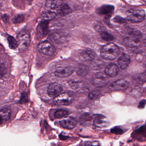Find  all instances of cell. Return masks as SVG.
Masks as SVG:
<instances>
[{"mask_svg":"<svg viewBox=\"0 0 146 146\" xmlns=\"http://www.w3.org/2000/svg\"><path fill=\"white\" fill-rule=\"evenodd\" d=\"M119 47L114 43H110L103 46L101 49V55L105 59L113 60L120 54Z\"/></svg>","mask_w":146,"mask_h":146,"instance_id":"1","label":"cell"},{"mask_svg":"<svg viewBox=\"0 0 146 146\" xmlns=\"http://www.w3.org/2000/svg\"><path fill=\"white\" fill-rule=\"evenodd\" d=\"M141 33L135 30H131L127 33L124 38L125 45L129 47H135L139 45L141 40Z\"/></svg>","mask_w":146,"mask_h":146,"instance_id":"2","label":"cell"},{"mask_svg":"<svg viewBox=\"0 0 146 146\" xmlns=\"http://www.w3.org/2000/svg\"><path fill=\"white\" fill-rule=\"evenodd\" d=\"M18 44L19 50L25 51L29 48L31 43L30 35L27 31L19 32L17 35Z\"/></svg>","mask_w":146,"mask_h":146,"instance_id":"3","label":"cell"},{"mask_svg":"<svg viewBox=\"0 0 146 146\" xmlns=\"http://www.w3.org/2000/svg\"><path fill=\"white\" fill-rule=\"evenodd\" d=\"M145 13L143 10H131L127 13L126 19L132 23H139L145 19Z\"/></svg>","mask_w":146,"mask_h":146,"instance_id":"4","label":"cell"},{"mask_svg":"<svg viewBox=\"0 0 146 146\" xmlns=\"http://www.w3.org/2000/svg\"><path fill=\"white\" fill-rule=\"evenodd\" d=\"M74 98L72 95L64 93L60 94L53 100V102L55 105L67 106L72 103Z\"/></svg>","mask_w":146,"mask_h":146,"instance_id":"5","label":"cell"},{"mask_svg":"<svg viewBox=\"0 0 146 146\" xmlns=\"http://www.w3.org/2000/svg\"><path fill=\"white\" fill-rule=\"evenodd\" d=\"M39 52L45 55L51 56L55 53V47L47 41H44L40 42L37 47Z\"/></svg>","mask_w":146,"mask_h":146,"instance_id":"6","label":"cell"},{"mask_svg":"<svg viewBox=\"0 0 146 146\" xmlns=\"http://www.w3.org/2000/svg\"><path fill=\"white\" fill-rule=\"evenodd\" d=\"M94 125L96 127L102 128L108 127L109 123L106 116L102 114H95L92 116Z\"/></svg>","mask_w":146,"mask_h":146,"instance_id":"7","label":"cell"},{"mask_svg":"<svg viewBox=\"0 0 146 146\" xmlns=\"http://www.w3.org/2000/svg\"><path fill=\"white\" fill-rule=\"evenodd\" d=\"M129 86V82L124 79L117 80L111 84L109 86V89L112 91L123 90L126 89Z\"/></svg>","mask_w":146,"mask_h":146,"instance_id":"8","label":"cell"},{"mask_svg":"<svg viewBox=\"0 0 146 146\" xmlns=\"http://www.w3.org/2000/svg\"><path fill=\"white\" fill-rule=\"evenodd\" d=\"M62 90L63 88L59 84L52 83L49 84L48 88V94L50 97L54 98L59 95Z\"/></svg>","mask_w":146,"mask_h":146,"instance_id":"9","label":"cell"},{"mask_svg":"<svg viewBox=\"0 0 146 146\" xmlns=\"http://www.w3.org/2000/svg\"><path fill=\"white\" fill-rule=\"evenodd\" d=\"M74 71V69L72 67L66 66L58 68L54 72V74L57 77L63 78L71 76Z\"/></svg>","mask_w":146,"mask_h":146,"instance_id":"10","label":"cell"},{"mask_svg":"<svg viewBox=\"0 0 146 146\" xmlns=\"http://www.w3.org/2000/svg\"><path fill=\"white\" fill-rule=\"evenodd\" d=\"M92 83L94 86L100 88L108 84V81L106 75L102 73H99L93 79Z\"/></svg>","mask_w":146,"mask_h":146,"instance_id":"11","label":"cell"},{"mask_svg":"<svg viewBox=\"0 0 146 146\" xmlns=\"http://www.w3.org/2000/svg\"><path fill=\"white\" fill-rule=\"evenodd\" d=\"M69 84L71 88L77 92H84L88 90V87L83 82L71 80L69 81Z\"/></svg>","mask_w":146,"mask_h":146,"instance_id":"12","label":"cell"},{"mask_svg":"<svg viewBox=\"0 0 146 146\" xmlns=\"http://www.w3.org/2000/svg\"><path fill=\"white\" fill-rule=\"evenodd\" d=\"M60 123V126L65 129H72L76 125L77 120L74 118L69 117L61 120Z\"/></svg>","mask_w":146,"mask_h":146,"instance_id":"13","label":"cell"},{"mask_svg":"<svg viewBox=\"0 0 146 146\" xmlns=\"http://www.w3.org/2000/svg\"><path fill=\"white\" fill-rule=\"evenodd\" d=\"M119 72V69L116 64H109L105 69V73L107 76L110 77H115L117 76Z\"/></svg>","mask_w":146,"mask_h":146,"instance_id":"14","label":"cell"},{"mask_svg":"<svg viewBox=\"0 0 146 146\" xmlns=\"http://www.w3.org/2000/svg\"><path fill=\"white\" fill-rule=\"evenodd\" d=\"M130 62L129 56L125 53L122 54L118 60L119 65L123 70H125L128 67Z\"/></svg>","mask_w":146,"mask_h":146,"instance_id":"15","label":"cell"},{"mask_svg":"<svg viewBox=\"0 0 146 146\" xmlns=\"http://www.w3.org/2000/svg\"><path fill=\"white\" fill-rule=\"evenodd\" d=\"M95 58V54L93 51L89 50H85L80 53L79 58L83 61H91Z\"/></svg>","mask_w":146,"mask_h":146,"instance_id":"16","label":"cell"},{"mask_svg":"<svg viewBox=\"0 0 146 146\" xmlns=\"http://www.w3.org/2000/svg\"><path fill=\"white\" fill-rule=\"evenodd\" d=\"M114 10V7L113 6L108 5H104L98 9L97 13L98 14L101 15L109 16L112 14Z\"/></svg>","mask_w":146,"mask_h":146,"instance_id":"17","label":"cell"},{"mask_svg":"<svg viewBox=\"0 0 146 146\" xmlns=\"http://www.w3.org/2000/svg\"><path fill=\"white\" fill-rule=\"evenodd\" d=\"M38 33L42 36L46 35L48 31V21L41 22L38 26Z\"/></svg>","mask_w":146,"mask_h":146,"instance_id":"18","label":"cell"},{"mask_svg":"<svg viewBox=\"0 0 146 146\" xmlns=\"http://www.w3.org/2000/svg\"><path fill=\"white\" fill-rule=\"evenodd\" d=\"M62 1H47L46 5L47 7L50 9H55L60 7L63 5Z\"/></svg>","mask_w":146,"mask_h":146,"instance_id":"19","label":"cell"},{"mask_svg":"<svg viewBox=\"0 0 146 146\" xmlns=\"http://www.w3.org/2000/svg\"><path fill=\"white\" fill-rule=\"evenodd\" d=\"M11 116V111L9 108H5L0 111V119L3 121L9 120Z\"/></svg>","mask_w":146,"mask_h":146,"instance_id":"20","label":"cell"},{"mask_svg":"<svg viewBox=\"0 0 146 146\" xmlns=\"http://www.w3.org/2000/svg\"><path fill=\"white\" fill-rule=\"evenodd\" d=\"M72 12V10L67 4L62 5L58 10V13L61 16H64L70 14Z\"/></svg>","mask_w":146,"mask_h":146,"instance_id":"21","label":"cell"},{"mask_svg":"<svg viewBox=\"0 0 146 146\" xmlns=\"http://www.w3.org/2000/svg\"><path fill=\"white\" fill-rule=\"evenodd\" d=\"M80 76H86L88 73L89 69L85 65L80 64L74 70Z\"/></svg>","mask_w":146,"mask_h":146,"instance_id":"22","label":"cell"},{"mask_svg":"<svg viewBox=\"0 0 146 146\" xmlns=\"http://www.w3.org/2000/svg\"><path fill=\"white\" fill-rule=\"evenodd\" d=\"M57 16V14L51 11H47L42 13L41 18L44 21H48L54 19Z\"/></svg>","mask_w":146,"mask_h":146,"instance_id":"23","label":"cell"},{"mask_svg":"<svg viewBox=\"0 0 146 146\" xmlns=\"http://www.w3.org/2000/svg\"><path fill=\"white\" fill-rule=\"evenodd\" d=\"M69 111L64 109H58L55 111L54 117L55 119H60L67 117L69 114Z\"/></svg>","mask_w":146,"mask_h":146,"instance_id":"24","label":"cell"},{"mask_svg":"<svg viewBox=\"0 0 146 146\" xmlns=\"http://www.w3.org/2000/svg\"><path fill=\"white\" fill-rule=\"evenodd\" d=\"M8 43L10 48L12 49H16L18 47V42L13 36L8 35L7 36Z\"/></svg>","mask_w":146,"mask_h":146,"instance_id":"25","label":"cell"},{"mask_svg":"<svg viewBox=\"0 0 146 146\" xmlns=\"http://www.w3.org/2000/svg\"><path fill=\"white\" fill-rule=\"evenodd\" d=\"M134 80L136 81L138 83L143 84L146 81V73L144 72L143 73L138 74L134 76Z\"/></svg>","mask_w":146,"mask_h":146,"instance_id":"26","label":"cell"},{"mask_svg":"<svg viewBox=\"0 0 146 146\" xmlns=\"http://www.w3.org/2000/svg\"><path fill=\"white\" fill-rule=\"evenodd\" d=\"M101 36L102 38L106 41H112L114 40V37L113 36V35L106 31L102 32L101 33Z\"/></svg>","mask_w":146,"mask_h":146,"instance_id":"27","label":"cell"},{"mask_svg":"<svg viewBox=\"0 0 146 146\" xmlns=\"http://www.w3.org/2000/svg\"><path fill=\"white\" fill-rule=\"evenodd\" d=\"M101 92L100 90H96L90 92L89 94L88 97L91 100H95L98 98L100 95Z\"/></svg>","mask_w":146,"mask_h":146,"instance_id":"28","label":"cell"},{"mask_svg":"<svg viewBox=\"0 0 146 146\" xmlns=\"http://www.w3.org/2000/svg\"><path fill=\"white\" fill-rule=\"evenodd\" d=\"M111 133L117 135H122L125 132L124 131L123 129L119 127H114L111 129Z\"/></svg>","mask_w":146,"mask_h":146,"instance_id":"29","label":"cell"},{"mask_svg":"<svg viewBox=\"0 0 146 146\" xmlns=\"http://www.w3.org/2000/svg\"><path fill=\"white\" fill-rule=\"evenodd\" d=\"M24 20V17L23 15H18L13 18V22L14 23H19L23 22Z\"/></svg>","mask_w":146,"mask_h":146,"instance_id":"30","label":"cell"},{"mask_svg":"<svg viewBox=\"0 0 146 146\" xmlns=\"http://www.w3.org/2000/svg\"><path fill=\"white\" fill-rule=\"evenodd\" d=\"M6 73V68L5 66L0 65V78L3 77Z\"/></svg>","mask_w":146,"mask_h":146,"instance_id":"31","label":"cell"},{"mask_svg":"<svg viewBox=\"0 0 146 146\" xmlns=\"http://www.w3.org/2000/svg\"><path fill=\"white\" fill-rule=\"evenodd\" d=\"M103 65L102 64H100L97 63V64H94L92 65V69L95 70H101L103 68Z\"/></svg>","mask_w":146,"mask_h":146,"instance_id":"32","label":"cell"},{"mask_svg":"<svg viewBox=\"0 0 146 146\" xmlns=\"http://www.w3.org/2000/svg\"><path fill=\"white\" fill-rule=\"evenodd\" d=\"M114 20L116 23H123L125 22V20L119 17H115Z\"/></svg>","mask_w":146,"mask_h":146,"instance_id":"33","label":"cell"},{"mask_svg":"<svg viewBox=\"0 0 146 146\" xmlns=\"http://www.w3.org/2000/svg\"><path fill=\"white\" fill-rule=\"evenodd\" d=\"M84 146H100L99 145L98 142H88L86 143Z\"/></svg>","mask_w":146,"mask_h":146,"instance_id":"34","label":"cell"},{"mask_svg":"<svg viewBox=\"0 0 146 146\" xmlns=\"http://www.w3.org/2000/svg\"><path fill=\"white\" fill-rule=\"evenodd\" d=\"M145 105H146V100H143L141 101V102H139L138 107L140 108H143L145 107Z\"/></svg>","mask_w":146,"mask_h":146,"instance_id":"35","label":"cell"},{"mask_svg":"<svg viewBox=\"0 0 146 146\" xmlns=\"http://www.w3.org/2000/svg\"><path fill=\"white\" fill-rule=\"evenodd\" d=\"M2 18H3V20L5 22H7L9 20V17H8V16L7 15H4L3 17H2Z\"/></svg>","mask_w":146,"mask_h":146,"instance_id":"36","label":"cell"}]
</instances>
